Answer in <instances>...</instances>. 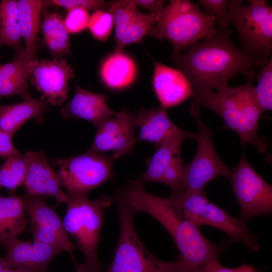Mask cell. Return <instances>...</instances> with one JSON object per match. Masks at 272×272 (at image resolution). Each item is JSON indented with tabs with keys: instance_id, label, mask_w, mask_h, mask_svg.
<instances>
[{
	"instance_id": "19",
	"label": "cell",
	"mask_w": 272,
	"mask_h": 272,
	"mask_svg": "<svg viewBox=\"0 0 272 272\" xmlns=\"http://www.w3.org/2000/svg\"><path fill=\"white\" fill-rule=\"evenodd\" d=\"M108 100L106 94L95 93L76 85L73 98L60 113L65 119L72 117L87 120L98 129L105 120L117 113L107 105Z\"/></svg>"
},
{
	"instance_id": "29",
	"label": "cell",
	"mask_w": 272,
	"mask_h": 272,
	"mask_svg": "<svg viewBox=\"0 0 272 272\" xmlns=\"http://www.w3.org/2000/svg\"><path fill=\"white\" fill-rule=\"evenodd\" d=\"M27 162L24 155L7 158L0 168V186L11 191L24 184L27 172Z\"/></svg>"
},
{
	"instance_id": "17",
	"label": "cell",
	"mask_w": 272,
	"mask_h": 272,
	"mask_svg": "<svg viewBox=\"0 0 272 272\" xmlns=\"http://www.w3.org/2000/svg\"><path fill=\"white\" fill-rule=\"evenodd\" d=\"M27 162V172L24 184L27 193L54 197L58 203L65 202L66 194L60 180L51 168L44 151H28L24 154Z\"/></svg>"
},
{
	"instance_id": "11",
	"label": "cell",
	"mask_w": 272,
	"mask_h": 272,
	"mask_svg": "<svg viewBox=\"0 0 272 272\" xmlns=\"http://www.w3.org/2000/svg\"><path fill=\"white\" fill-rule=\"evenodd\" d=\"M240 207V219L272 213V186L252 167L243 152L230 179Z\"/></svg>"
},
{
	"instance_id": "22",
	"label": "cell",
	"mask_w": 272,
	"mask_h": 272,
	"mask_svg": "<svg viewBox=\"0 0 272 272\" xmlns=\"http://www.w3.org/2000/svg\"><path fill=\"white\" fill-rule=\"evenodd\" d=\"M196 134L184 130L156 147V152L149 161L146 170L136 180L143 185L150 182H161L162 179L175 160L181 156V146L187 138L195 139Z\"/></svg>"
},
{
	"instance_id": "36",
	"label": "cell",
	"mask_w": 272,
	"mask_h": 272,
	"mask_svg": "<svg viewBox=\"0 0 272 272\" xmlns=\"http://www.w3.org/2000/svg\"><path fill=\"white\" fill-rule=\"evenodd\" d=\"M199 272H255L251 265L243 264L235 268H228L222 265L219 259L208 263Z\"/></svg>"
},
{
	"instance_id": "14",
	"label": "cell",
	"mask_w": 272,
	"mask_h": 272,
	"mask_svg": "<svg viewBox=\"0 0 272 272\" xmlns=\"http://www.w3.org/2000/svg\"><path fill=\"white\" fill-rule=\"evenodd\" d=\"M108 11L112 15L115 26L114 52H123L127 45L140 42L150 35L159 14L141 12L131 0L108 2Z\"/></svg>"
},
{
	"instance_id": "31",
	"label": "cell",
	"mask_w": 272,
	"mask_h": 272,
	"mask_svg": "<svg viewBox=\"0 0 272 272\" xmlns=\"http://www.w3.org/2000/svg\"><path fill=\"white\" fill-rule=\"evenodd\" d=\"M113 24V17L109 12L98 10L90 16L88 28L94 39L104 42L111 34Z\"/></svg>"
},
{
	"instance_id": "5",
	"label": "cell",
	"mask_w": 272,
	"mask_h": 272,
	"mask_svg": "<svg viewBox=\"0 0 272 272\" xmlns=\"http://www.w3.org/2000/svg\"><path fill=\"white\" fill-rule=\"evenodd\" d=\"M66 195L65 230L77 242L90 272H101L97 250L105 212L114 201L113 197L102 195L91 200L88 195Z\"/></svg>"
},
{
	"instance_id": "23",
	"label": "cell",
	"mask_w": 272,
	"mask_h": 272,
	"mask_svg": "<svg viewBox=\"0 0 272 272\" xmlns=\"http://www.w3.org/2000/svg\"><path fill=\"white\" fill-rule=\"evenodd\" d=\"M45 101L31 97L21 102L0 106V129L12 137L27 121L35 119L40 121L49 109Z\"/></svg>"
},
{
	"instance_id": "16",
	"label": "cell",
	"mask_w": 272,
	"mask_h": 272,
	"mask_svg": "<svg viewBox=\"0 0 272 272\" xmlns=\"http://www.w3.org/2000/svg\"><path fill=\"white\" fill-rule=\"evenodd\" d=\"M4 248L7 255L2 258L8 269L30 272H47L49 262L63 252L54 246L39 242L24 241L18 238L8 243Z\"/></svg>"
},
{
	"instance_id": "2",
	"label": "cell",
	"mask_w": 272,
	"mask_h": 272,
	"mask_svg": "<svg viewBox=\"0 0 272 272\" xmlns=\"http://www.w3.org/2000/svg\"><path fill=\"white\" fill-rule=\"evenodd\" d=\"M115 193L135 214H148L165 228L178 249L179 260L193 271L199 272L209 262L219 259L225 244L216 245L208 240L169 198L152 194L133 180Z\"/></svg>"
},
{
	"instance_id": "1",
	"label": "cell",
	"mask_w": 272,
	"mask_h": 272,
	"mask_svg": "<svg viewBox=\"0 0 272 272\" xmlns=\"http://www.w3.org/2000/svg\"><path fill=\"white\" fill-rule=\"evenodd\" d=\"M227 28L217 27L211 37L192 44L184 52L172 54L174 64L186 77L194 93L228 86L239 73L256 77L253 68L263 66L268 59L253 57L236 47Z\"/></svg>"
},
{
	"instance_id": "24",
	"label": "cell",
	"mask_w": 272,
	"mask_h": 272,
	"mask_svg": "<svg viewBox=\"0 0 272 272\" xmlns=\"http://www.w3.org/2000/svg\"><path fill=\"white\" fill-rule=\"evenodd\" d=\"M22 197L0 196V245L4 248L18 238L27 227V219Z\"/></svg>"
},
{
	"instance_id": "39",
	"label": "cell",
	"mask_w": 272,
	"mask_h": 272,
	"mask_svg": "<svg viewBox=\"0 0 272 272\" xmlns=\"http://www.w3.org/2000/svg\"><path fill=\"white\" fill-rule=\"evenodd\" d=\"M7 269L8 268L6 267L3 262L2 257H0V272H2L3 271Z\"/></svg>"
},
{
	"instance_id": "35",
	"label": "cell",
	"mask_w": 272,
	"mask_h": 272,
	"mask_svg": "<svg viewBox=\"0 0 272 272\" xmlns=\"http://www.w3.org/2000/svg\"><path fill=\"white\" fill-rule=\"evenodd\" d=\"M12 137L0 129V157H19L23 156L14 146Z\"/></svg>"
},
{
	"instance_id": "40",
	"label": "cell",
	"mask_w": 272,
	"mask_h": 272,
	"mask_svg": "<svg viewBox=\"0 0 272 272\" xmlns=\"http://www.w3.org/2000/svg\"><path fill=\"white\" fill-rule=\"evenodd\" d=\"M2 272H30L20 269H7Z\"/></svg>"
},
{
	"instance_id": "12",
	"label": "cell",
	"mask_w": 272,
	"mask_h": 272,
	"mask_svg": "<svg viewBox=\"0 0 272 272\" xmlns=\"http://www.w3.org/2000/svg\"><path fill=\"white\" fill-rule=\"evenodd\" d=\"M25 211L30 223L33 241L60 248L71 253L76 248L70 240L61 221L55 211L39 195L22 196Z\"/></svg>"
},
{
	"instance_id": "4",
	"label": "cell",
	"mask_w": 272,
	"mask_h": 272,
	"mask_svg": "<svg viewBox=\"0 0 272 272\" xmlns=\"http://www.w3.org/2000/svg\"><path fill=\"white\" fill-rule=\"evenodd\" d=\"M218 21L188 0H172L165 6L150 35L172 44L173 54L181 52L197 41L207 39L216 31Z\"/></svg>"
},
{
	"instance_id": "20",
	"label": "cell",
	"mask_w": 272,
	"mask_h": 272,
	"mask_svg": "<svg viewBox=\"0 0 272 272\" xmlns=\"http://www.w3.org/2000/svg\"><path fill=\"white\" fill-rule=\"evenodd\" d=\"M134 116L136 126L139 128L136 141L149 142L156 147L183 130L171 120L166 109L161 106L142 108Z\"/></svg>"
},
{
	"instance_id": "34",
	"label": "cell",
	"mask_w": 272,
	"mask_h": 272,
	"mask_svg": "<svg viewBox=\"0 0 272 272\" xmlns=\"http://www.w3.org/2000/svg\"><path fill=\"white\" fill-rule=\"evenodd\" d=\"M50 4L63 8L67 11L75 8H83L88 11L107 10L108 3L102 0H52L47 1Z\"/></svg>"
},
{
	"instance_id": "38",
	"label": "cell",
	"mask_w": 272,
	"mask_h": 272,
	"mask_svg": "<svg viewBox=\"0 0 272 272\" xmlns=\"http://www.w3.org/2000/svg\"><path fill=\"white\" fill-rule=\"evenodd\" d=\"M76 272H90L85 263L81 264L77 266Z\"/></svg>"
},
{
	"instance_id": "13",
	"label": "cell",
	"mask_w": 272,
	"mask_h": 272,
	"mask_svg": "<svg viewBox=\"0 0 272 272\" xmlns=\"http://www.w3.org/2000/svg\"><path fill=\"white\" fill-rule=\"evenodd\" d=\"M74 70L66 58L34 59L31 64L29 79L40 94V99L52 106H60L66 100L69 81L74 77Z\"/></svg>"
},
{
	"instance_id": "9",
	"label": "cell",
	"mask_w": 272,
	"mask_h": 272,
	"mask_svg": "<svg viewBox=\"0 0 272 272\" xmlns=\"http://www.w3.org/2000/svg\"><path fill=\"white\" fill-rule=\"evenodd\" d=\"M200 111V106L192 99L190 113L197 125V148L192 161L185 166L182 192L203 191L205 186L210 181L219 177L230 179L232 174L216 152L212 131L203 122Z\"/></svg>"
},
{
	"instance_id": "18",
	"label": "cell",
	"mask_w": 272,
	"mask_h": 272,
	"mask_svg": "<svg viewBox=\"0 0 272 272\" xmlns=\"http://www.w3.org/2000/svg\"><path fill=\"white\" fill-rule=\"evenodd\" d=\"M152 83L161 106L166 109L194 95L189 81L181 71L157 61L154 62Z\"/></svg>"
},
{
	"instance_id": "3",
	"label": "cell",
	"mask_w": 272,
	"mask_h": 272,
	"mask_svg": "<svg viewBox=\"0 0 272 272\" xmlns=\"http://www.w3.org/2000/svg\"><path fill=\"white\" fill-rule=\"evenodd\" d=\"M253 79L248 78L246 83L235 87L227 86L216 91L195 93L192 99L200 107L219 115L226 126L238 134L243 145L249 144L263 153L266 144L257 134L258 121L263 111L255 97Z\"/></svg>"
},
{
	"instance_id": "37",
	"label": "cell",
	"mask_w": 272,
	"mask_h": 272,
	"mask_svg": "<svg viewBox=\"0 0 272 272\" xmlns=\"http://www.w3.org/2000/svg\"><path fill=\"white\" fill-rule=\"evenodd\" d=\"M137 7H141L149 11V13L160 14L165 7V1L162 0H131Z\"/></svg>"
},
{
	"instance_id": "7",
	"label": "cell",
	"mask_w": 272,
	"mask_h": 272,
	"mask_svg": "<svg viewBox=\"0 0 272 272\" xmlns=\"http://www.w3.org/2000/svg\"><path fill=\"white\" fill-rule=\"evenodd\" d=\"M169 198L199 228L203 225L212 226L251 250H259L256 237L250 233L245 222L211 202L203 191L172 193Z\"/></svg>"
},
{
	"instance_id": "15",
	"label": "cell",
	"mask_w": 272,
	"mask_h": 272,
	"mask_svg": "<svg viewBox=\"0 0 272 272\" xmlns=\"http://www.w3.org/2000/svg\"><path fill=\"white\" fill-rule=\"evenodd\" d=\"M134 114L123 110L105 120L98 131L89 151L104 153L112 151L113 159L127 155L137 142Z\"/></svg>"
},
{
	"instance_id": "10",
	"label": "cell",
	"mask_w": 272,
	"mask_h": 272,
	"mask_svg": "<svg viewBox=\"0 0 272 272\" xmlns=\"http://www.w3.org/2000/svg\"><path fill=\"white\" fill-rule=\"evenodd\" d=\"M113 158L104 153L87 152L58 160L56 173L66 194L88 195L113 177Z\"/></svg>"
},
{
	"instance_id": "30",
	"label": "cell",
	"mask_w": 272,
	"mask_h": 272,
	"mask_svg": "<svg viewBox=\"0 0 272 272\" xmlns=\"http://www.w3.org/2000/svg\"><path fill=\"white\" fill-rule=\"evenodd\" d=\"M258 76L257 86L254 91L259 105L264 112L272 108V58L262 67Z\"/></svg>"
},
{
	"instance_id": "8",
	"label": "cell",
	"mask_w": 272,
	"mask_h": 272,
	"mask_svg": "<svg viewBox=\"0 0 272 272\" xmlns=\"http://www.w3.org/2000/svg\"><path fill=\"white\" fill-rule=\"evenodd\" d=\"M230 24L236 29L241 49L251 56L263 59L272 50V7L264 0L229 1Z\"/></svg>"
},
{
	"instance_id": "28",
	"label": "cell",
	"mask_w": 272,
	"mask_h": 272,
	"mask_svg": "<svg viewBox=\"0 0 272 272\" xmlns=\"http://www.w3.org/2000/svg\"><path fill=\"white\" fill-rule=\"evenodd\" d=\"M19 23L17 1L3 0L0 4V46L7 45L17 51L25 49Z\"/></svg>"
},
{
	"instance_id": "25",
	"label": "cell",
	"mask_w": 272,
	"mask_h": 272,
	"mask_svg": "<svg viewBox=\"0 0 272 272\" xmlns=\"http://www.w3.org/2000/svg\"><path fill=\"white\" fill-rule=\"evenodd\" d=\"M133 59L123 52H113L103 62L100 76L104 84L112 89H121L130 85L136 76Z\"/></svg>"
},
{
	"instance_id": "27",
	"label": "cell",
	"mask_w": 272,
	"mask_h": 272,
	"mask_svg": "<svg viewBox=\"0 0 272 272\" xmlns=\"http://www.w3.org/2000/svg\"><path fill=\"white\" fill-rule=\"evenodd\" d=\"M41 31L43 43L53 59L71 54L69 33L61 15L45 11Z\"/></svg>"
},
{
	"instance_id": "26",
	"label": "cell",
	"mask_w": 272,
	"mask_h": 272,
	"mask_svg": "<svg viewBox=\"0 0 272 272\" xmlns=\"http://www.w3.org/2000/svg\"><path fill=\"white\" fill-rule=\"evenodd\" d=\"M48 6L47 1L19 0L18 11L21 32L25 43V50L31 54L38 51L37 35L40 16L43 8Z\"/></svg>"
},
{
	"instance_id": "6",
	"label": "cell",
	"mask_w": 272,
	"mask_h": 272,
	"mask_svg": "<svg viewBox=\"0 0 272 272\" xmlns=\"http://www.w3.org/2000/svg\"><path fill=\"white\" fill-rule=\"evenodd\" d=\"M119 221V236L113 259L107 272H194L179 259L165 261L151 254L137 232L135 214L122 200L113 196Z\"/></svg>"
},
{
	"instance_id": "33",
	"label": "cell",
	"mask_w": 272,
	"mask_h": 272,
	"mask_svg": "<svg viewBox=\"0 0 272 272\" xmlns=\"http://www.w3.org/2000/svg\"><path fill=\"white\" fill-rule=\"evenodd\" d=\"M90 17L88 11L83 8H75L67 11L63 19L67 32L77 33L88 28Z\"/></svg>"
},
{
	"instance_id": "32",
	"label": "cell",
	"mask_w": 272,
	"mask_h": 272,
	"mask_svg": "<svg viewBox=\"0 0 272 272\" xmlns=\"http://www.w3.org/2000/svg\"><path fill=\"white\" fill-rule=\"evenodd\" d=\"M198 3L201 6L203 12L208 15L215 17L218 27L227 28L230 24L229 1L227 0H199Z\"/></svg>"
},
{
	"instance_id": "21",
	"label": "cell",
	"mask_w": 272,
	"mask_h": 272,
	"mask_svg": "<svg viewBox=\"0 0 272 272\" xmlns=\"http://www.w3.org/2000/svg\"><path fill=\"white\" fill-rule=\"evenodd\" d=\"M36 55L27 53L24 49L17 51L11 61L0 64V99L15 95L24 99L31 97L28 80Z\"/></svg>"
}]
</instances>
